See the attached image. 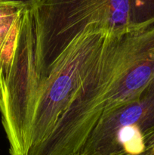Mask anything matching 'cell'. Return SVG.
I'll use <instances>...</instances> for the list:
<instances>
[{"instance_id":"1","label":"cell","mask_w":154,"mask_h":155,"mask_svg":"<svg viewBox=\"0 0 154 155\" xmlns=\"http://www.w3.org/2000/svg\"><path fill=\"white\" fill-rule=\"evenodd\" d=\"M154 86V23L101 29L36 155H78L98 124Z\"/></svg>"},{"instance_id":"2","label":"cell","mask_w":154,"mask_h":155,"mask_svg":"<svg viewBox=\"0 0 154 155\" xmlns=\"http://www.w3.org/2000/svg\"><path fill=\"white\" fill-rule=\"evenodd\" d=\"M135 27L131 0H36L18 24V40L42 60L54 58L86 26Z\"/></svg>"},{"instance_id":"3","label":"cell","mask_w":154,"mask_h":155,"mask_svg":"<svg viewBox=\"0 0 154 155\" xmlns=\"http://www.w3.org/2000/svg\"><path fill=\"white\" fill-rule=\"evenodd\" d=\"M27 5L0 2V68L11 54L18 23Z\"/></svg>"},{"instance_id":"4","label":"cell","mask_w":154,"mask_h":155,"mask_svg":"<svg viewBox=\"0 0 154 155\" xmlns=\"http://www.w3.org/2000/svg\"><path fill=\"white\" fill-rule=\"evenodd\" d=\"M136 26L154 23V0H131Z\"/></svg>"},{"instance_id":"5","label":"cell","mask_w":154,"mask_h":155,"mask_svg":"<svg viewBox=\"0 0 154 155\" xmlns=\"http://www.w3.org/2000/svg\"><path fill=\"white\" fill-rule=\"evenodd\" d=\"M143 151L137 155H154V125L143 134Z\"/></svg>"},{"instance_id":"6","label":"cell","mask_w":154,"mask_h":155,"mask_svg":"<svg viewBox=\"0 0 154 155\" xmlns=\"http://www.w3.org/2000/svg\"><path fill=\"white\" fill-rule=\"evenodd\" d=\"M36 0H0V2L9 3H15V4L24 5H32L36 2Z\"/></svg>"}]
</instances>
